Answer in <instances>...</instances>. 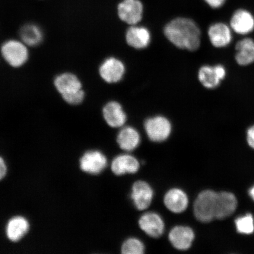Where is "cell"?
<instances>
[{"label":"cell","mask_w":254,"mask_h":254,"mask_svg":"<svg viewBox=\"0 0 254 254\" xmlns=\"http://www.w3.org/2000/svg\"><path fill=\"white\" fill-rule=\"evenodd\" d=\"M164 33L175 46L183 50L195 51L201 44V30L193 19L179 16L165 25Z\"/></svg>","instance_id":"6da1fadb"},{"label":"cell","mask_w":254,"mask_h":254,"mask_svg":"<svg viewBox=\"0 0 254 254\" xmlns=\"http://www.w3.org/2000/svg\"><path fill=\"white\" fill-rule=\"evenodd\" d=\"M53 86L64 103L78 106L84 102L85 92L79 76L71 71H63L53 79Z\"/></svg>","instance_id":"7a4b0ae2"},{"label":"cell","mask_w":254,"mask_h":254,"mask_svg":"<svg viewBox=\"0 0 254 254\" xmlns=\"http://www.w3.org/2000/svg\"><path fill=\"white\" fill-rule=\"evenodd\" d=\"M30 48L20 39H8L0 46V57L6 64L20 69L27 64L30 58Z\"/></svg>","instance_id":"3957f363"},{"label":"cell","mask_w":254,"mask_h":254,"mask_svg":"<svg viewBox=\"0 0 254 254\" xmlns=\"http://www.w3.org/2000/svg\"><path fill=\"white\" fill-rule=\"evenodd\" d=\"M217 192L211 190H202L193 204V214L198 221L208 223L215 219Z\"/></svg>","instance_id":"277c9868"},{"label":"cell","mask_w":254,"mask_h":254,"mask_svg":"<svg viewBox=\"0 0 254 254\" xmlns=\"http://www.w3.org/2000/svg\"><path fill=\"white\" fill-rule=\"evenodd\" d=\"M145 8L142 0H120L116 13L119 20L129 25L139 24L144 18Z\"/></svg>","instance_id":"5b68a950"},{"label":"cell","mask_w":254,"mask_h":254,"mask_svg":"<svg viewBox=\"0 0 254 254\" xmlns=\"http://www.w3.org/2000/svg\"><path fill=\"white\" fill-rule=\"evenodd\" d=\"M144 128L151 141L161 142L169 138L172 131V125L166 117L157 116L146 120Z\"/></svg>","instance_id":"8992f818"},{"label":"cell","mask_w":254,"mask_h":254,"mask_svg":"<svg viewBox=\"0 0 254 254\" xmlns=\"http://www.w3.org/2000/svg\"><path fill=\"white\" fill-rule=\"evenodd\" d=\"M98 72L100 77L107 83H117L122 80L125 74L126 67L121 60L111 57L101 64Z\"/></svg>","instance_id":"52a82bcc"},{"label":"cell","mask_w":254,"mask_h":254,"mask_svg":"<svg viewBox=\"0 0 254 254\" xmlns=\"http://www.w3.org/2000/svg\"><path fill=\"white\" fill-rule=\"evenodd\" d=\"M154 195L151 186L145 181H136L133 184L131 198L133 204L139 211H144L151 204Z\"/></svg>","instance_id":"ba28073f"},{"label":"cell","mask_w":254,"mask_h":254,"mask_svg":"<svg viewBox=\"0 0 254 254\" xmlns=\"http://www.w3.org/2000/svg\"><path fill=\"white\" fill-rule=\"evenodd\" d=\"M227 71L221 64L214 66L203 65L198 71V79L206 88L214 89L221 84V81L226 77Z\"/></svg>","instance_id":"9c48e42d"},{"label":"cell","mask_w":254,"mask_h":254,"mask_svg":"<svg viewBox=\"0 0 254 254\" xmlns=\"http://www.w3.org/2000/svg\"><path fill=\"white\" fill-rule=\"evenodd\" d=\"M168 239L175 249L180 251L188 250L195 239L194 231L185 225H177L171 230Z\"/></svg>","instance_id":"30bf717a"},{"label":"cell","mask_w":254,"mask_h":254,"mask_svg":"<svg viewBox=\"0 0 254 254\" xmlns=\"http://www.w3.org/2000/svg\"><path fill=\"white\" fill-rule=\"evenodd\" d=\"M141 230L149 237H160L164 234L165 224L163 218L155 212H148L142 215L138 220Z\"/></svg>","instance_id":"8fae6325"},{"label":"cell","mask_w":254,"mask_h":254,"mask_svg":"<svg viewBox=\"0 0 254 254\" xmlns=\"http://www.w3.org/2000/svg\"><path fill=\"white\" fill-rule=\"evenodd\" d=\"M230 26L234 33L241 36L252 33L254 30V16L246 9H238L232 15Z\"/></svg>","instance_id":"7c38bea8"},{"label":"cell","mask_w":254,"mask_h":254,"mask_svg":"<svg viewBox=\"0 0 254 254\" xmlns=\"http://www.w3.org/2000/svg\"><path fill=\"white\" fill-rule=\"evenodd\" d=\"M233 32L230 25L217 22L209 27L208 36L212 46L216 48H224L229 46L232 42Z\"/></svg>","instance_id":"4fadbf2b"},{"label":"cell","mask_w":254,"mask_h":254,"mask_svg":"<svg viewBox=\"0 0 254 254\" xmlns=\"http://www.w3.org/2000/svg\"><path fill=\"white\" fill-rule=\"evenodd\" d=\"M107 166V157L100 151L87 152L81 158V170L88 174H100Z\"/></svg>","instance_id":"5bb4252c"},{"label":"cell","mask_w":254,"mask_h":254,"mask_svg":"<svg viewBox=\"0 0 254 254\" xmlns=\"http://www.w3.org/2000/svg\"><path fill=\"white\" fill-rule=\"evenodd\" d=\"M164 203L168 210L173 213H182L188 207L189 196L182 189L173 188L168 190L165 194Z\"/></svg>","instance_id":"9a60e30c"},{"label":"cell","mask_w":254,"mask_h":254,"mask_svg":"<svg viewBox=\"0 0 254 254\" xmlns=\"http://www.w3.org/2000/svg\"><path fill=\"white\" fill-rule=\"evenodd\" d=\"M151 33L147 27L138 24L130 25L127 30L126 40L130 47L135 49H145L150 44Z\"/></svg>","instance_id":"2e32d148"},{"label":"cell","mask_w":254,"mask_h":254,"mask_svg":"<svg viewBox=\"0 0 254 254\" xmlns=\"http://www.w3.org/2000/svg\"><path fill=\"white\" fill-rule=\"evenodd\" d=\"M140 168L138 159L130 154H121L113 159L111 164L112 172L117 176L135 174Z\"/></svg>","instance_id":"e0dca14e"},{"label":"cell","mask_w":254,"mask_h":254,"mask_svg":"<svg viewBox=\"0 0 254 254\" xmlns=\"http://www.w3.org/2000/svg\"><path fill=\"white\" fill-rule=\"evenodd\" d=\"M237 204V199L233 193L218 192L216 199L215 219L224 220L230 217L236 210Z\"/></svg>","instance_id":"ac0fdd59"},{"label":"cell","mask_w":254,"mask_h":254,"mask_svg":"<svg viewBox=\"0 0 254 254\" xmlns=\"http://www.w3.org/2000/svg\"><path fill=\"white\" fill-rule=\"evenodd\" d=\"M103 115L105 122L112 128H119L125 125L127 115L119 103L111 101L103 107Z\"/></svg>","instance_id":"d6986e66"},{"label":"cell","mask_w":254,"mask_h":254,"mask_svg":"<svg viewBox=\"0 0 254 254\" xmlns=\"http://www.w3.org/2000/svg\"><path fill=\"white\" fill-rule=\"evenodd\" d=\"M19 39L30 48L38 47L43 43L45 34L39 25L34 23L25 24L18 32Z\"/></svg>","instance_id":"ffe728a7"},{"label":"cell","mask_w":254,"mask_h":254,"mask_svg":"<svg viewBox=\"0 0 254 254\" xmlns=\"http://www.w3.org/2000/svg\"><path fill=\"white\" fill-rule=\"evenodd\" d=\"M235 59L238 65L247 66L254 63V40L247 37L238 41Z\"/></svg>","instance_id":"44dd1931"},{"label":"cell","mask_w":254,"mask_h":254,"mask_svg":"<svg viewBox=\"0 0 254 254\" xmlns=\"http://www.w3.org/2000/svg\"><path fill=\"white\" fill-rule=\"evenodd\" d=\"M117 142L122 150L128 152L134 151L140 144V134L134 127H126L117 135Z\"/></svg>","instance_id":"7402d4cb"},{"label":"cell","mask_w":254,"mask_h":254,"mask_svg":"<svg viewBox=\"0 0 254 254\" xmlns=\"http://www.w3.org/2000/svg\"><path fill=\"white\" fill-rule=\"evenodd\" d=\"M29 224L26 219L22 217H15L9 220L6 228V233L9 240L18 241L27 233Z\"/></svg>","instance_id":"603a6c76"},{"label":"cell","mask_w":254,"mask_h":254,"mask_svg":"<svg viewBox=\"0 0 254 254\" xmlns=\"http://www.w3.org/2000/svg\"><path fill=\"white\" fill-rule=\"evenodd\" d=\"M144 243L138 238L131 237L124 241L121 248L123 254H142L145 253Z\"/></svg>","instance_id":"cb8c5ba5"},{"label":"cell","mask_w":254,"mask_h":254,"mask_svg":"<svg viewBox=\"0 0 254 254\" xmlns=\"http://www.w3.org/2000/svg\"><path fill=\"white\" fill-rule=\"evenodd\" d=\"M235 223L238 233L244 234H251L254 233V221L252 214H249L237 218L235 221Z\"/></svg>","instance_id":"d4e9b609"},{"label":"cell","mask_w":254,"mask_h":254,"mask_svg":"<svg viewBox=\"0 0 254 254\" xmlns=\"http://www.w3.org/2000/svg\"><path fill=\"white\" fill-rule=\"evenodd\" d=\"M202 1L208 7L211 9H217L223 7L227 0H202Z\"/></svg>","instance_id":"484cf974"},{"label":"cell","mask_w":254,"mask_h":254,"mask_svg":"<svg viewBox=\"0 0 254 254\" xmlns=\"http://www.w3.org/2000/svg\"><path fill=\"white\" fill-rule=\"evenodd\" d=\"M247 141L250 147L254 149V126L248 130Z\"/></svg>","instance_id":"4316f807"},{"label":"cell","mask_w":254,"mask_h":254,"mask_svg":"<svg viewBox=\"0 0 254 254\" xmlns=\"http://www.w3.org/2000/svg\"><path fill=\"white\" fill-rule=\"evenodd\" d=\"M6 171H7V167H6L5 162L1 157H0V180L4 177Z\"/></svg>","instance_id":"83f0119b"},{"label":"cell","mask_w":254,"mask_h":254,"mask_svg":"<svg viewBox=\"0 0 254 254\" xmlns=\"http://www.w3.org/2000/svg\"><path fill=\"white\" fill-rule=\"evenodd\" d=\"M249 194L254 201V187L250 190Z\"/></svg>","instance_id":"f1b7e54d"}]
</instances>
